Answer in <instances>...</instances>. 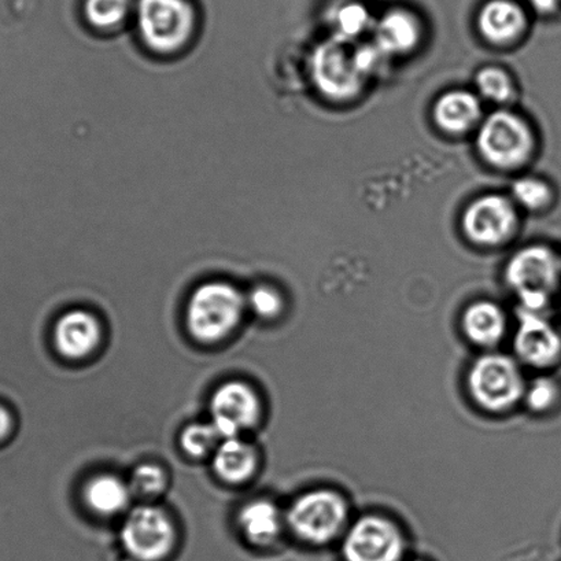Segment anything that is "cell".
I'll return each mask as SVG.
<instances>
[{
  "mask_svg": "<svg viewBox=\"0 0 561 561\" xmlns=\"http://www.w3.org/2000/svg\"><path fill=\"white\" fill-rule=\"evenodd\" d=\"M134 12L141 46L152 56H179L197 35L192 0H136Z\"/></svg>",
  "mask_w": 561,
  "mask_h": 561,
  "instance_id": "1",
  "label": "cell"
},
{
  "mask_svg": "<svg viewBox=\"0 0 561 561\" xmlns=\"http://www.w3.org/2000/svg\"><path fill=\"white\" fill-rule=\"evenodd\" d=\"M247 297L231 283L208 282L195 288L187 305L190 332L203 342H215L231 332L242 319Z\"/></svg>",
  "mask_w": 561,
  "mask_h": 561,
  "instance_id": "2",
  "label": "cell"
},
{
  "mask_svg": "<svg viewBox=\"0 0 561 561\" xmlns=\"http://www.w3.org/2000/svg\"><path fill=\"white\" fill-rule=\"evenodd\" d=\"M536 145L530 124L508 111L490 114L478 129L479 154L490 165L504 171L526 165L531 160Z\"/></svg>",
  "mask_w": 561,
  "mask_h": 561,
  "instance_id": "3",
  "label": "cell"
},
{
  "mask_svg": "<svg viewBox=\"0 0 561 561\" xmlns=\"http://www.w3.org/2000/svg\"><path fill=\"white\" fill-rule=\"evenodd\" d=\"M310 72L321 94L334 101L353 100L368 80L358 68L356 47L336 36L316 48Z\"/></svg>",
  "mask_w": 561,
  "mask_h": 561,
  "instance_id": "4",
  "label": "cell"
},
{
  "mask_svg": "<svg viewBox=\"0 0 561 561\" xmlns=\"http://www.w3.org/2000/svg\"><path fill=\"white\" fill-rule=\"evenodd\" d=\"M472 399L484 410H510L525 396V382L514 359L488 354L477 359L468 375Z\"/></svg>",
  "mask_w": 561,
  "mask_h": 561,
  "instance_id": "5",
  "label": "cell"
},
{
  "mask_svg": "<svg viewBox=\"0 0 561 561\" xmlns=\"http://www.w3.org/2000/svg\"><path fill=\"white\" fill-rule=\"evenodd\" d=\"M346 516L345 501L336 493L320 490L294 501L287 520L299 538L308 542L323 543L340 533Z\"/></svg>",
  "mask_w": 561,
  "mask_h": 561,
  "instance_id": "6",
  "label": "cell"
},
{
  "mask_svg": "<svg viewBox=\"0 0 561 561\" xmlns=\"http://www.w3.org/2000/svg\"><path fill=\"white\" fill-rule=\"evenodd\" d=\"M461 225L471 242L488 248L500 247L515 236L519 216L511 199L490 194L468 205Z\"/></svg>",
  "mask_w": 561,
  "mask_h": 561,
  "instance_id": "7",
  "label": "cell"
},
{
  "mask_svg": "<svg viewBox=\"0 0 561 561\" xmlns=\"http://www.w3.org/2000/svg\"><path fill=\"white\" fill-rule=\"evenodd\" d=\"M122 542L135 560H161L173 547L172 522L154 506H139L130 512L124 522Z\"/></svg>",
  "mask_w": 561,
  "mask_h": 561,
  "instance_id": "8",
  "label": "cell"
},
{
  "mask_svg": "<svg viewBox=\"0 0 561 561\" xmlns=\"http://www.w3.org/2000/svg\"><path fill=\"white\" fill-rule=\"evenodd\" d=\"M404 550L399 528L379 516L354 523L343 542L346 561H399Z\"/></svg>",
  "mask_w": 561,
  "mask_h": 561,
  "instance_id": "9",
  "label": "cell"
},
{
  "mask_svg": "<svg viewBox=\"0 0 561 561\" xmlns=\"http://www.w3.org/2000/svg\"><path fill=\"white\" fill-rule=\"evenodd\" d=\"M561 277V257L553 249L533 244L519 250L505 268V279L516 294L547 293L558 287Z\"/></svg>",
  "mask_w": 561,
  "mask_h": 561,
  "instance_id": "10",
  "label": "cell"
},
{
  "mask_svg": "<svg viewBox=\"0 0 561 561\" xmlns=\"http://www.w3.org/2000/svg\"><path fill=\"white\" fill-rule=\"evenodd\" d=\"M211 423L222 439L238 438L253 427L260 417V401L249 386L231 382L217 389L210 401Z\"/></svg>",
  "mask_w": 561,
  "mask_h": 561,
  "instance_id": "11",
  "label": "cell"
},
{
  "mask_svg": "<svg viewBox=\"0 0 561 561\" xmlns=\"http://www.w3.org/2000/svg\"><path fill=\"white\" fill-rule=\"evenodd\" d=\"M515 351L523 362L533 367H548L559 358L561 340L558 331L541 313L519 309V327L515 336Z\"/></svg>",
  "mask_w": 561,
  "mask_h": 561,
  "instance_id": "12",
  "label": "cell"
},
{
  "mask_svg": "<svg viewBox=\"0 0 561 561\" xmlns=\"http://www.w3.org/2000/svg\"><path fill=\"white\" fill-rule=\"evenodd\" d=\"M526 25L525 12L512 0H490L478 18L479 31L493 45H511L519 39Z\"/></svg>",
  "mask_w": 561,
  "mask_h": 561,
  "instance_id": "13",
  "label": "cell"
},
{
  "mask_svg": "<svg viewBox=\"0 0 561 561\" xmlns=\"http://www.w3.org/2000/svg\"><path fill=\"white\" fill-rule=\"evenodd\" d=\"M101 330L94 316L84 310H70L58 320L54 340L62 356L81 358L90 354L100 342Z\"/></svg>",
  "mask_w": 561,
  "mask_h": 561,
  "instance_id": "14",
  "label": "cell"
},
{
  "mask_svg": "<svg viewBox=\"0 0 561 561\" xmlns=\"http://www.w3.org/2000/svg\"><path fill=\"white\" fill-rule=\"evenodd\" d=\"M421 41V25L407 10H390L374 24V43L386 57L413 50Z\"/></svg>",
  "mask_w": 561,
  "mask_h": 561,
  "instance_id": "15",
  "label": "cell"
},
{
  "mask_svg": "<svg viewBox=\"0 0 561 561\" xmlns=\"http://www.w3.org/2000/svg\"><path fill=\"white\" fill-rule=\"evenodd\" d=\"M433 114L444 133L461 135L470 133L482 122V105L472 92L455 90L446 92L435 102Z\"/></svg>",
  "mask_w": 561,
  "mask_h": 561,
  "instance_id": "16",
  "label": "cell"
},
{
  "mask_svg": "<svg viewBox=\"0 0 561 561\" xmlns=\"http://www.w3.org/2000/svg\"><path fill=\"white\" fill-rule=\"evenodd\" d=\"M462 329L477 345L493 346L504 335L505 316L493 302H476L462 316Z\"/></svg>",
  "mask_w": 561,
  "mask_h": 561,
  "instance_id": "17",
  "label": "cell"
},
{
  "mask_svg": "<svg viewBox=\"0 0 561 561\" xmlns=\"http://www.w3.org/2000/svg\"><path fill=\"white\" fill-rule=\"evenodd\" d=\"M214 467L217 476L226 482L247 481L255 468L254 450L239 438L225 439L217 446Z\"/></svg>",
  "mask_w": 561,
  "mask_h": 561,
  "instance_id": "18",
  "label": "cell"
},
{
  "mask_svg": "<svg viewBox=\"0 0 561 561\" xmlns=\"http://www.w3.org/2000/svg\"><path fill=\"white\" fill-rule=\"evenodd\" d=\"M239 525L250 541L257 545L270 543L280 531L279 510L270 501H253L239 514Z\"/></svg>",
  "mask_w": 561,
  "mask_h": 561,
  "instance_id": "19",
  "label": "cell"
},
{
  "mask_svg": "<svg viewBox=\"0 0 561 561\" xmlns=\"http://www.w3.org/2000/svg\"><path fill=\"white\" fill-rule=\"evenodd\" d=\"M130 492L122 479L101 476L91 479L85 488V501L96 514L112 516L127 508Z\"/></svg>",
  "mask_w": 561,
  "mask_h": 561,
  "instance_id": "20",
  "label": "cell"
},
{
  "mask_svg": "<svg viewBox=\"0 0 561 561\" xmlns=\"http://www.w3.org/2000/svg\"><path fill=\"white\" fill-rule=\"evenodd\" d=\"M134 9L133 0H84L83 18L91 30L113 34L123 28Z\"/></svg>",
  "mask_w": 561,
  "mask_h": 561,
  "instance_id": "21",
  "label": "cell"
},
{
  "mask_svg": "<svg viewBox=\"0 0 561 561\" xmlns=\"http://www.w3.org/2000/svg\"><path fill=\"white\" fill-rule=\"evenodd\" d=\"M512 197L523 208L539 211L549 208L554 194L547 182L537 178H522L512 185Z\"/></svg>",
  "mask_w": 561,
  "mask_h": 561,
  "instance_id": "22",
  "label": "cell"
},
{
  "mask_svg": "<svg viewBox=\"0 0 561 561\" xmlns=\"http://www.w3.org/2000/svg\"><path fill=\"white\" fill-rule=\"evenodd\" d=\"M332 23L335 26L336 37L353 42L369 28L373 19L364 4L348 2L335 10Z\"/></svg>",
  "mask_w": 561,
  "mask_h": 561,
  "instance_id": "23",
  "label": "cell"
},
{
  "mask_svg": "<svg viewBox=\"0 0 561 561\" xmlns=\"http://www.w3.org/2000/svg\"><path fill=\"white\" fill-rule=\"evenodd\" d=\"M477 87L479 94L484 100L495 103H505L515 95V85L511 76L504 69L486 67L479 70L477 75Z\"/></svg>",
  "mask_w": 561,
  "mask_h": 561,
  "instance_id": "24",
  "label": "cell"
},
{
  "mask_svg": "<svg viewBox=\"0 0 561 561\" xmlns=\"http://www.w3.org/2000/svg\"><path fill=\"white\" fill-rule=\"evenodd\" d=\"M220 439H222L221 435L217 432L214 423H198L184 430L182 446L188 455L203 457L217 449Z\"/></svg>",
  "mask_w": 561,
  "mask_h": 561,
  "instance_id": "25",
  "label": "cell"
},
{
  "mask_svg": "<svg viewBox=\"0 0 561 561\" xmlns=\"http://www.w3.org/2000/svg\"><path fill=\"white\" fill-rule=\"evenodd\" d=\"M247 305L260 318L272 319L280 313L283 299L274 287L268 285L255 286L247 297Z\"/></svg>",
  "mask_w": 561,
  "mask_h": 561,
  "instance_id": "26",
  "label": "cell"
},
{
  "mask_svg": "<svg viewBox=\"0 0 561 561\" xmlns=\"http://www.w3.org/2000/svg\"><path fill=\"white\" fill-rule=\"evenodd\" d=\"M165 472L154 465H141L134 472L133 486L141 494H160L165 489Z\"/></svg>",
  "mask_w": 561,
  "mask_h": 561,
  "instance_id": "27",
  "label": "cell"
},
{
  "mask_svg": "<svg viewBox=\"0 0 561 561\" xmlns=\"http://www.w3.org/2000/svg\"><path fill=\"white\" fill-rule=\"evenodd\" d=\"M526 402L536 412L548 411L558 400V386L549 379H537L525 391Z\"/></svg>",
  "mask_w": 561,
  "mask_h": 561,
  "instance_id": "28",
  "label": "cell"
},
{
  "mask_svg": "<svg viewBox=\"0 0 561 561\" xmlns=\"http://www.w3.org/2000/svg\"><path fill=\"white\" fill-rule=\"evenodd\" d=\"M539 13L549 14L561 7V0H528Z\"/></svg>",
  "mask_w": 561,
  "mask_h": 561,
  "instance_id": "29",
  "label": "cell"
},
{
  "mask_svg": "<svg viewBox=\"0 0 561 561\" xmlns=\"http://www.w3.org/2000/svg\"><path fill=\"white\" fill-rule=\"evenodd\" d=\"M10 430H12V416L3 407H0V440L8 437Z\"/></svg>",
  "mask_w": 561,
  "mask_h": 561,
  "instance_id": "30",
  "label": "cell"
}]
</instances>
